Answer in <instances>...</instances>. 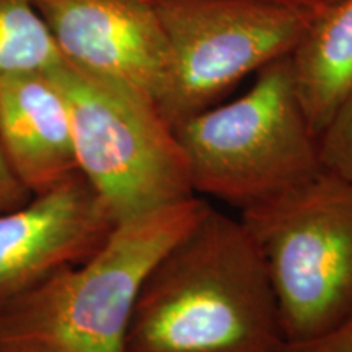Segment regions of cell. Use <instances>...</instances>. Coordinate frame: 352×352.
<instances>
[{
  "instance_id": "10",
  "label": "cell",
  "mask_w": 352,
  "mask_h": 352,
  "mask_svg": "<svg viewBox=\"0 0 352 352\" xmlns=\"http://www.w3.org/2000/svg\"><path fill=\"white\" fill-rule=\"evenodd\" d=\"M289 59L303 114L320 139L352 88V0L316 13Z\"/></svg>"
},
{
  "instance_id": "15",
  "label": "cell",
  "mask_w": 352,
  "mask_h": 352,
  "mask_svg": "<svg viewBox=\"0 0 352 352\" xmlns=\"http://www.w3.org/2000/svg\"><path fill=\"white\" fill-rule=\"evenodd\" d=\"M266 2H276V3H285V6H294L307 8V10L320 13L321 10L331 6V3L338 2V0H266Z\"/></svg>"
},
{
  "instance_id": "11",
  "label": "cell",
  "mask_w": 352,
  "mask_h": 352,
  "mask_svg": "<svg viewBox=\"0 0 352 352\" xmlns=\"http://www.w3.org/2000/svg\"><path fill=\"white\" fill-rule=\"evenodd\" d=\"M54 38L30 0H0V80L63 63Z\"/></svg>"
},
{
  "instance_id": "7",
  "label": "cell",
  "mask_w": 352,
  "mask_h": 352,
  "mask_svg": "<svg viewBox=\"0 0 352 352\" xmlns=\"http://www.w3.org/2000/svg\"><path fill=\"white\" fill-rule=\"evenodd\" d=\"M65 63L157 103L170 52L152 0H30Z\"/></svg>"
},
{
  "instance_id": "14",
  "label": "cell",
  "mask_w": 352,
  "mask_h": 352,
  "mask_svg": "<svg viewBox=\"0 0 352 352\" xmlns=\"http://www.w3.org/2000/svg\"><path fill=\"white\" fill-rule=\"evenodd\" d=\"M32 197L28 189L21 184L19 176L8 165L6 155L0 148V214L21 208Z\"/></svg>"
},
{
  "instance_id": "2",
  "label": "cell",
  "mask_w": 352,
  "mask_h": 352,
  "mask_svg": "<svg viewBox=\"0 0 352 352\" xmlns=\"http://www.w3.org/2000/svg\"><path fill=\"white\" fill-rule=\"evenodd\" d=\"M208 209L192 196L116 223L90 258L52 272L0 310V352H127L144 279Z\"/></svg>"
},
{
  "instance_id": "1",
  "label": "cell",
  "mask_w": 352,
  "mask_h": 352,
  "mask_svg": "<svg viewBox=\"0 0 352 352\" xmlns=\"http://www.w3.org/2000/svg\"><path fill=\"white\" fill-rule=\"evenodd\" d=\"M266 263L239 219L209 209L153 264L127 329V352H283Z\"/></svg>"
},
{
  "instance_id": "6",
  "label": "cell",
  "mask_w": 352,
  "mask_h": 352,
  "mask_svg": "<svg viewBox=\"0 0 352 352\" xmlns=\"http://www.w3.org/2000/svg\"><path fill=\"white\" fill-rule=\"evenodd\" d=\"M170 64L155 107L171 127L294 51L316 13L266 0H152Z\"/></svg>"
},
{
  "instance_id": "8",
  "label": "cell",
  "mask_w": 352,
  "mask_h": 352,
  "mask_svg": "<svg viewBox=\"0 0 352 352\" xmlns=\"http://www.w3.org/2000/svg\"><path fill=\"white\" fill-rule=\"evenodd\" d=\"M116 222L80 171L0 214V310L52 272L85 261Z\"/></svg>"
},
{
  "instance_id": "9",
  "label": "cell",
  "mask_w": 352,
  "mask_h": 352,
  "mask_svg": "<svg viewBox=\"0 0 352 352\" xmlns=\"http://www.w3.org/2000/svg\"><path fill=\"white\" fill-rule=\"evenodd\" d=\"M0 148L32 196L78 173L69 104L51 70L0 80Z\"/></svg>"
},
{
  "instance_id": "4",
  "label": "cell",
  "mask_w": 352,
  "mask_h": 352,
  "mask_svg": "<svg viewBox=\"0 0 352 352\" xmlns=\"http://www.w3.org/2000/svg\"><path fill=\"white\" fill-rule=\"evenodd\" d=\"M51 72L69 104L77 168L114 222L196 196L186 155L152 100L65 60Z\"/></svg>"
},
{
  "instance_id": "13",
  "label": "cell",
  "mask_w": 352,
  "mask_h": 352,
  "mask_svg": "<svg viewBox=\"0 0 352 352\" xmlns=\"http://www.w3.org/2000/svg\"><path fill=\"white\" fill-rule=\"evenodd\" d=\"M283 352H352V314L307 340L285 341Z\"/></svg>"
},
{
  "instance_id": "12",
  "label": "cell",
  "mask_w": 352,
  "mask_h": 352,
  "mask_svg": "<svg viewBox=\"0 0 352 352\" xmlns=\"http://www.w3.org/2000/svg\"><path fill=\"white\" fill-rule=\"evenodd\" d=\"M318 144L324 168L352 176V88L320 135Z\"/></svg>"
},
{
  "instance_id": "3",
  "label": "cell",
  "mask_w": 352,
  "mask_h": 352,
  "mask_svg": "<svg viewBox=\"0 0 352 352\" xmlns=\"http://www.w3.org/2000/svg\"><path fill=\"white\" fill-rule=\"evenodd\" d=\"M173 131L195 192L241 210L300 186L324 168L289 54L259 69L254 85L239 100L206 109Z\"/></svg>"
},
{
  "instance_id": "5",
  "label": "cell",
  "mask_w": 352,
  "mask_h": 352,
  "mask_svg": "<svg viewBox=\"0 0 352 352\" xmlns=\"http://www.w3.org/2000/svg\"><path fill=\"white\" fill-rule=\"evenodd\" d=\"M240 220L266 263L285 340H307L352 314V176L323 168Z\"/></svg>"
}]
</instances>
